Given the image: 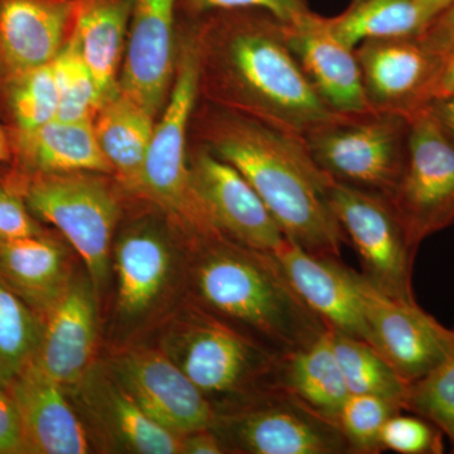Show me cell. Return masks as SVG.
<instances>
[{
    "mask_svg": "<svg viewBox=\"0 0 454 454\" xmlns=\"http://www.w3.org/2000/svg\"><path fill=\"white\" fill-rule=\"evenodd\" d=\"M197 41L200 94L217 106L303 140L346 115L313 88L289 46L286 23L273 14L215 12Z\"/></svg>",
    "mask_w": 454,
    "mask_h": 454,
    "instance_id": "6da1fadb",
    "label": "cell"
},
{
    "mask_svg": "<svg viewBox=\"0 0 454 454\" xmlns=\"http://www.w3.org/2000/svg\"><path fill=\"white\" fill-rule=\"evenodd\" d=\"M200 134L203 146L247 179L288 240L340 258L348 240L328 200L333 179L303 139L219 106L205 113Z\"/></svg>",
    "mask_w": 454,
    "mask_h": 454,
    "instance_id": "7a4b0ae2",
    "label": "cell"
},
{
    "mask_svg": "<svg viewBox=\"0 0 454 454\" xmlns=\"http://www.w3.org/2000/svg\"><path fill=\"white\" fill-rule=\"evenodd\" d=\"M193 269L206 312L255 340L278 357L318 339L327 325L301 300L273 253L225 236L201 241Z\"/></svg>",
    "mask_w": 454,
    "mask_h": 454,
    "instance_id": "3957f363",
    "label": "cell"
},
{
    "mask_svg": "<svg viewBox=\"0 0 454 454\" xmlns=\"http://www.w3.org/2000/svg\"><path fill=\"white\" fill-rule=\"evenodd\" d=\"M200 95L197 35L184 40L162 118L155 124L143 172L142 192L177 215L200 240L223 236L208 219L191 186L187 133Z\"/></svg>",
    "mask_w": 454,
    "mask_h": 454,
    "instance_id": "277c9868",
    "label": "cell"
},
{
    "mask_svg": "<svg viewBox=\"0 0 454 454\" xmlns=\"http://www.w3.org/2000/svg\"><path fill=\"white\" fill-rule=\"evenodd\" d=\"M172 360L212 405H231L277 387L279 357L206 310L188 315Z\"/></svg>",
    "mask_w": 454,
    "mask_h": 454,
    "instance_id": "5b68a950",
    "label": "cell"
},
{
    "mask_svg": "<svg viewBox=\"0 0 454 454\" xmlns=\"http://www.w3.org/2000/svg\"><path fill=\"white\" fill-rule=\"evenodd\" d=\"M409 127V119L396 114H352L313 131L304 142L333 182L389 200L404 172Z\"/></svg>",
    "mask_w": 454,
    "mask_h": 454,
    "instance_id": "8992f818",
    "label": "cell"
},
{
    "mask_svg": "<svg viewBox=\"0 0 454 454\" xmlns=\"http://www.w3.org/2000/svg\"><path fill=\"white\" fill-rule=\"evenodd\" d=\"M227 450L252 454H352L339 424L279 387L215 411Z\"/></svg>",
    "mask_w": 454,
    "mask_h": 454,
    "instance_id": "52a82bcc",
    "label": "cell"
},
{
    "mask_svg": "<svg viewBox=\"0 0 454 454\" xmlns=\"http://www.w3.org/2000/svg\"><path fill=\"white\" fill-rule=\"evenodd\" d=\"M89 172L37 175L25 199L32 214L56 226L80 254L95 286L106 282L119 205L106 182Z\"/></svg>",
    "mask_w": 454,
    "mask_h": 454,
    "instance_id": "ba28073f",
    "label": "cell"
},
{
    "mask_svg": "<svg viewBox=\"0 0 454 454\" xmlns=\"http://www.w3.org/2000/svg\"><path fill=\"white\" fill-rule=\"evenodd\" d=\"M409 121L404 172L389 201L418 250L454 225V139L424 107Z\"/></svg>",
    "mask_w": 454,
    "mask_h": 454,
    "instance_id": "9c48e42d",
    "label": "cell"
},
{
    "mask_svg": "<svg viewBox=\"0 0 454 454\" xmlns=\"http://www.w3.org/2000/svg\"><path fill=\"white\" fill-rule=\"evenodd\" d=\"M328 200L346 240L356 250L361 274L389 297L414 301L417 249L389 200L333 181Z\"/></svg>",
    "mask_w": 454,
    "mask_h": 454,
    "instance_id": "30bf717a",
    "label": "cell"
},
{
    "mask_svg": "<svg viewBox=\"0 0 454 454\" xmlns=\"http://www.w3.org/2000/svg\"><path fill=\"white\" fill-rule=\"evenodd\" d=\"M370 343L409 384L437 367L454 348V328L418 306L379 291L354 270Z\"/></svg>",
    "mask_w": 454,
    "mask_h": 454,
    "instance_id": "8fae6325",
    "label": "cell"
},
{
    "mask_svg": "<svg viewBox=\"0 0 454 454\" xmlns=\"http://www.w3.org/2000/svg\"><path fill=\"white\" fill-rule=\"evenodd\" d=\"M188 162L197 201L221 234L260 252H276L286 238L247 179L203 145Z\"/></svg>",
    "mask_w": 454,
    "mask_h": 454,
    "instance_id": "7c38bea8",
    "label": "cell"
},
{
    "mask_svg": "<svg viewBox=\"0 0 454 454\" xmlns=\"http://www.w3.org/2000/svg\"><path fill=\"white\" fill-rule=\"evenodd\" d=\"M373 112L411 119L432 101L443 56L418 38H373L355 47Z\"/></svg>",
    "mask_w": 454,
    "mask_h": 454,
    "instance_id": "4fadbf2b",
    "label": "cell"
},
{
    "mask_svg": "<svg viewBox=\"0 0 454 454\" xmlns=\"http://www.w3.org/2000/svg\"><path fill=\"white\" fill-rule=\"evenodd\" d=\"M177 4L178 0H130L119 89L154 118L166 106L175 79Z\"/></svg>",
    "mask_w": 454,
    "mask_h": 454,
    "instance_id": "5bb4252c",
    "label": "cell"
},
{
    "mask_svg": "<svg viewBox=\"0 0 454 454\" xmlns=\"http://www.w3.org/2000/svg\"><path fill=\"white\" fill-rule=\"evenodd\" d=\"M115 378L155 422L178 435L212 428L215 408L172 358L149 349L122 355Z\"/></svg>",
    "mask_w": 454,
    "mask_h": 454,
    "instance_id": "9a60e30c",
    "label": "cell"
},
{
    "mask_svg": "<svg viewBox=\"0 0 454 454\" xmlns=\"http://www.w3.org/2000/svg\"><path fill=\"white\" fill-rule=\"evenodd\" d=\"M301 300L330 330L370 343L354 269L286 239L273 253Z\"/></svg>",
    "mask_w": 454,
    "mask_h": 454,
    "instance_id": "2e32d148",
    "label": "cell"
},
{
    "mask_svg": "<svg viewBox=\"0 0 454 454\" xmlns=\"http://www.w3.org/2000/svg\"><path fill=\"white\" fill-rule=\"evenodd\" d=\"M286 26L289 46L328 106L346 115L373 112L355 49L333 35L328 18L310 11Z\"/></svg>",
    "mask_w": 454,
    "mask_h": 454,
    "instance_id": "e0dca14e",
    "label": "cell"
},
{
    "mask_svg": "<svg viewBox=\"0 0 454 454\" xmlns=\"http://www.w3.org/2000/svg\"><path fill=\"white\" fill-rule=\"evenodd\" d=\"M41 321L31 363L61 387L79 382L88 372L97 342V303L88 284H68Z\"/></svg>",
    "mask_w": 454,
    "mask_h": 454,
    "instance_id": "ac0fdd59",
    "label": "cell"
},
{
    "mask_svg": "<svg viewBox=\"0 0 454 454\" xmlns=\"http://www.w3.org/2000/svg\"><path fill=\"white\" fill-rule=\"evenodd\" d=\"M74 13L76 0H0V67L9 79L50 65Z\"/></svg>",
    "mask_w": 454,
    "mask_h": 454,
    "instance_id": "d6986e66",
    "label": "cell"
},
{
    "mask_svg": "<svg viewBox=\"0 0 454 454\" xmlns=\"http://www.w3.org/2000/svg\"><path fill=\"white\" fill-rule=\"evenodd\" d=\"M7 387L20 411L26 453L89 452L85 429L68 404L64 387L29 363L8 382Z\"/></svg>",
    "mask_w": 454,
    "mask_h": 454,
    "instance_id": "ffe728a7",
    "label": "cell"
},
{
    "mask_svg": "<svg viewBox=\"0 0 454 454\" xmlns=\"http://www.w3.org/2000/svg\"><path fill=\"white\" fill-rule=\"evenodd\" d=\"M129 18L130 0H76L73 37L97 82L101 106L121 90Z\"/></svg>",
    "mask_w": 454,
    "mask_h": 454,
    "instance_id": "44dd1931",
    "label": "cell"
},
{
    "mask_svg": "<svg viewBox=\"0 0 454 454\" xmlns=\"http://www.w3.org/2000/svg\"><path fill=\"white\" fill-rule=\"evenodd\" d=\"M0 279L43 317L70 284L64 247L43 234L3 241Z\"/></svg>",
    "mask_w": 454,
    "mask_h": 454,
    "instance_id": "7402d4cb",
    "label": "cell"
},
{
    "mask_svg": "<svg viewBox=\"0 0 454 454\" xmlns=\"http://www.w3.org/2000/svg\"><path fill=\"white\" fill-rule=\"evenodd\" d=\"M18 157L37 175L114 173L98 145L94 121H55L37 129L16 131Z\"/></svg>",
    "mask_w": 454,
    "mask_h": 454,
    "instance_id": "603a6c76",
    "label": "cell"
},
{
    "mask_svg": "<svg viewBox=\"0 0 454 454\" xmlns=\"http://www.w3.org/2000/svg\"><path fill=\"white\" fill-rule=\"evenodd\" d=\"M154 119L121 90L104 103L97 114L94 129L101 152L113 172L131 190L142 191Z\"/></svg>",
    "mask_w": 454,
    "mask_h": 454,
    "instance_id": "cb8c5ba5",
    "label": "cell"
},
{
    "mask_svg": "<svg viewBox=\"0 0 454 454\" xmlns=\"http://www.w3.org/2000/svg\"><path fill=\"white\" fill-rule=\"evenodd\" d=\"M276 382L336 422L349 391L334 355L330 328L309 345L279 357Z\"/></svg>",
    "mask_w": 454,
    "mask_h": 454,
    "instance_id": "d4e9b609",
    "label": "cell"
},
{
    "mask_svg": "<svg viewBox=\"0 0 454 454\" xmlns=\"http://www.w3.org/2000/svg\"><path fill=\"white\" fill-rule=\"evenodd\" d=\"M88 402L116 442L134 453H182V435L164 428L140 408L118 380L88 384Z\"/></svg>",
    "mask_w": 454,
    "mask_h": 454,
    "instance_id": "484cf974",
    "label": "cell"
},
{
    "mask_svg": "<svg viewBox=\"0 0 454 454\" xmlns=\"http://www.w3.org/2000/svg\"><path fill=\"white\" fill-rule=\"evenodd\" d=\"M115 268L119 307L127 316H138L153 304L168 279V245L152 230H133L116 244Z\"/></svg>",
    "mask_w": 454,
    "mask_h": 454,
    "instance_id": "4316f807",
    "label": "cell"
},
{
    "mask_svg": "<svg viewBox=\"0 0 454 454\" xmlns=\"http://www.w3.org/2000/svg\"><path fill=\"white\" fill-rule=\"evenodd\" d=\"M438 14L429 0H352L340 16L328 18V25L355 49L373 38L420 37Z\"/></svg>",
    "mask_w": 454,
    "mask_h": 454,
    "instance_id": "83f0119b",
    "label": "cell"
},
{
    "mask_svg": "<svg viewBox=\"0 0 454 454\" xmlns=\"http://www.w3.org/2000/svg\"><path fill=\"white\" fill-rule=\"evenodd\" d=\"M334 355L349 394H370L393 400L405 409L409 382L367 340L330 330Z\"/></svg>",
    "mask_w": 454,
    "mask_h": 454,
    "instance_id": "f1b7e54d",
    "label": "cell"
},
{
    "mask_svg": "<svg viewBox=\"0 0 454 454\" xmlns=\"http://www.w3.org/2000/svg\"><path fill=\"white\" fill-rule=\"evenodd\" d=\"M42 321L17 293L0 279V382L7 385L35 357Z\"/></svg>",
    "mask_w": 454,
    "mask_h": 454,
    "instance_id": "f546056e",
    "label": "cell"
},
{
    "mask_svg": "<svg viewBox=\"0 0 454 454\" xmlns=\"http://www.w3.org/2000/svg\"><path fill=\"white\" fill-rule=\"evenodd\" d=\"M51 66L59 91L57 119L65 121H92L101 106L100 95L73 35Z\"/></svg>",
    "mask_w": 454,
    "mask_h": 454,
    "instance_id": "4dcf8cb0",
    "label": "cell"
},
{
    "mask_svg": "<svg viewBox=\"0 0 454 454\" xmlns=\"http://www.w3.org/2000/svg\"><path fill=\"white\" fill-rule=\"evenodd\" d=\"M59 104L51 64L9 79L8 106L16 131L37 129L55 121Z\"/></svg>",
    "mask_w": 454,
    "mask_h": 454,
    "instance_id": "1f68e13d",
    "label": "cell"
},
{
    "mask_svg": "<svg viewBox=\"0 0 454 454\" xmlns=\"http://www.w3.org/2000/svg\"><path fill=\"white\" fill-rule=\"evenodd\" d=\"M403 411L393 400L370 394H349L336 422L348 442L352 454L382 452L381 432L394 414Z\"/></svg>",
    "mask_w": 454,
    "mask_h": 454,
    "instance_id": "d6a6232c",
    "label": "cell"
},
{
    "mask_svg": "<svg viewBox=\"0 0 454 454\" xmlns=\"http://www.w3.org/2000/svg\"><path fill=\"white\" fill-rule=\"evenodd\" d=\"M404 411L434 424L454 447V348L432 372L409 384Z\"/></svg>",
    "mask_w": 454,
    "mask_h": 454,
    "instance_id": "836d02e7",
    "label": "cell"
},
{
    "mask_svg": "<svg viewBox=\"0 0 454 454\" xmlns=\"http://www.w3.org/2000/svg\"><path fill=\"white\" fill-rule=\"evenodd\" d=\"M382 450L400 454H441L444 452L443 433L419 415H403L387 419L381 432Z\"/></svg>",
    "mask_w": 454,
    "mask_h": 454,
    "instance_id": "e575fe53",
    "label": "cell"
},
{
    "mask_svg": "<svg viewBox=\"0 0 454 454\" xmlns=\"http://www.w3.org/2000/svg\"><path fill=\"white\" fill-rule=\"evenodd\" d=\"M184 5L193 16L234 9H262L286 25L310 12L309 0H184Z\"/></svg>",
    "mask_w": 454,
    "mask_h": 454,
    "instance_id": "d590c367",
    "label": "cell"
},
{
    "mask_svg": "<svg viewBox=\"0 0 454 454\" xmlns=\"http://www.w3.org/2000/svg\"><path fill=\"white\" fill-rule=\"evenodd\" d=\"M43 234L26 199L0 186V243Z\"/></svg>",
    "mask_w": 454,
    "mask_h": 454,
    "instance_id": "8d00e7d4",
    "label": "cell"
},
{
    "mask_svg": "<svg viewBox=\"0 0 454 454\" xmlns=\"http://www.w3.org/2000/svg\"><path fill=\"white\" fill-rule=\"evenodd\" d=\"M26 453L20 411L7 385L0 382V454Z\"/></svg>",
    "mask_w": 454,
    "mask_h": 454,
    "instance_id": "74e56055",
    "label": "cell"
},
{
    "mask_svg": "<svg viewBox=\"0 0 454 454\" xmlns=\"http://www.w3.org/2000/svg\"><path fill=\"white\" fill-rule=\"evenodd\" d=\"M418 40L422 42L427 49L439 56H446L454 47V2L450 7L439 13L428 28L423 32Z\"/></svg>",
    "mask_w": 454,
    "mask_h": 454,
    "instance_id": "f35d334b",
    "label": "cell"
},
{
    "mask_svg": "<svg viewBox=\"0 0 454 454\" xmlns=\"http://www.w3.org/2000/svg\"><path fill=\"white\" fill-rule=\"evenodd\" d=\"M229 452L223 439L212 428L196 430L182 435V453L221 454Z\"/></svg>",
    "mask_w": 454,
    "mask_h": 454,
    "instance_id": "ab89813d",
    "label": "cell"
},
{
    "mask_svg": "<svg viewBox=\"0 0 454 454\" xmlns=\"http://www.w3.org/2000/svg\"><path fill=\"white\" fill-rule=\"evenodd\" d=\"M454 139V95L435 98L424 107Z\"/></svg>",
    "mask_w": 454,
    "mask_h": 454,
    "instance_id": "60d3db41",
    "label": "cell"
},
{
    "mask_svg": "<svg viewBox=\"0 0 454 454\" xmlns=\"http://www.w3.org/2000/svg\"><path fill=\"white\" fill-rule=\"evenodd\" d=\"M454 95V47L444 56L437 82L433 89L432 100Z\"/></svg>",
    "mask_w": 454,
    "mask_h": 454,
    "instance_id": "b9f144b4",
    "label": "cell"
},
{
    "mask_svg": "<svg viewBox=\"0 0 454 454\" xmlns=\"http://www.w3.org/2000/svg\"><path fill=\"white\" fill-rule=\"evenodd\" d=\"M11 157V149H9L8 140L5 138L4 131L0 127V162L8 160Z\"/></svg>",
    "mask_w": 454,
    "mask_h": 454,
    "instance_id": "7bdbcfd3",
    "label": "cell"
},
{
    "mask_svg": "<svg viewBox=\"0 0 454 454\" xmlns=\"http://www.w3.org/2000/svg\"><path fill=\"white\" fill-rule=\"evenodd\" d=\"M454 0H429L430 4L433 5L435 9H437L438 13H442L447 7H450Z\"/></svg>",
    "mask_w": 454,
    "mask_h": 454,
    "instance_id": "ee69618b",
    "label": "cell"
}]
</instances>
